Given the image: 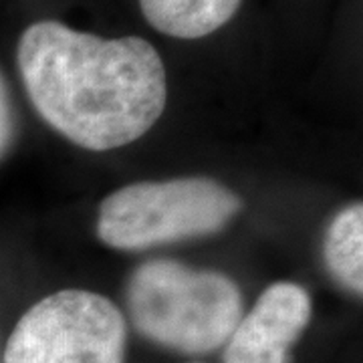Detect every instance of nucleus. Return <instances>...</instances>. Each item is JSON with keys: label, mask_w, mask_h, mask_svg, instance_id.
<instances>
[{"label": "nucleus", "mask_w": 363, "mask_h": 363, "mask_svg": "<svg viewBox=\"0 0 363 363\" xmlns=\"http://www.w3.org/2000/svg\"><path fill=\"white\" fill-rule=\"evenodd\" d=\"M242 0H140L145 21L176 39H202L233 18Z\"/></svg>", "instance_id": "423d86ee"}, {"label": "nucleus", "mask_w": 363, "mask_h": 363, "mask_svg": "<svg viewBox=\"0 0 363 363\" xmlns=\"http://www.w3.org/2000/svg\"><path fill=\"white\" fill-rule=\"evenodd\" d=\"M240 208L233 190L210 178L135 182L99 204L97 234L107 247L135 252L220 233Z\"/></svg>", "instance_id": "7ed1b4c3"}, {"label": "nucleus", "mask_w": 363, "mask_h": 363, "mask_svg": "<svg viewBox=\"0 0 363 363\" xmlns=\"http://www.w3.org/2000/svg\"><path fill=\"white\" fill-rule=\"evenodd\" d=\"M16 61L39 116L91 152L140 140L166 109V69L142 37L104 39L39 21L23 33Z\"/></svg>", "instance_id": "f257e3e1"}, {"label": "nucleus", "mask_w": 363, "mask_h": 363, "mask_svg": "<svg viewBox=\"0 0 363 363\" xmlns=\"http://www.w3.org/2000/svg\"><path fill=\"white\" fill-rule=\"evenodd\" d=\"M309 321V293L297 283H274L234 327L224 363H289V351Z\"/></svg>", "instance_id": "39448f33"}, {"label": "nucleus", "mask_w": 363, "mask_h": 363, "mask_svg": "<svg viewBox=\"0 0 363 363\" xmlns=\"http://www.w3.org/2000/svg\"><path fill=\"white\" fill-rule=\"evenodd\" d=\"M128 307L143 337L200 355L224 345L245 309L230 277L176 260H150L131 274Z\"/></svg>", "instance_id": "f03ea898"}, {"label": "nucleus", "mask_w": 363, "mask_h": 363, "mask_svg": "<svg viewBox=\"0 0 363 363\" xmlns=\"http://www.w3.org/2000/svg\"><path fill=\"white\" fill-rule=\"evenodd\" d=\"M325 264L345 289L362 297L363 291V206L343 208L325 234Z\"/></svg>", "instance_id": "0eeeda50"}, {"label": "nucleus", "mask_w": 363, "mask_h": 363, "mask_svg": "<svg viewBox=\"0 0 363 363\" xmlns=\"http://www.w3.org/2000/svg\"><path fill=\"white\" fill-rule=\"evenodd\" d=\"M128 325L99 293L67 289L40 298L18 319L4 363H123Z\"/></svg>", "instance_id": "20e7f679"}, {"label": "nucleus", "mask_w": 363, "mask_h": 363, "mask_svg": "<svg viewBox=\"0 0 363 363\" xmlns=\"http://www.w3.org/2000/svg\"><path fill=\"white\" fill-rule=\"evenodd\" d=\"M14 135V117L11 107L9 89L4 85V79L0 75V156L9 150Z\"/></svg>", "instance_id": "6e6552de"}]
</instances>
